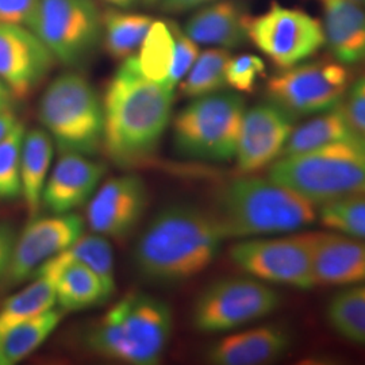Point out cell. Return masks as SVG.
Segmentation results:
<instances>
[{
    "label": "cell",
    "instance_id": "obj_1",
    "mask_svg": "<svg viewBox=\"0 0 365 365\" xmlns=\"http://www.w3.org/2000/svg\"><path fill=\"white\" fill-rule=\"evenodd\" d=\"M102 105L103 149L114 164L130 168L155 156L170 125L173 90L145 78L133 56L110 80Z\"/></svg>",
    "mask_w": 365,
    "mask_h": 365
},
{
    "label": "cell",
    "instance_id": "obj_2",
    "mask_svg": "<svg viewBox=\"0 0 365 365\" xmlns=\"http://www.w3.org/2000/svg\"><path fill=\"white\" fill-rule=\"evenodd\" d=\"M226 238L211 212L176 205L149 222L133 252L137 272L155 283H179L203 272Z\"/></svg>",
    "mask_w": 365,
    "mask_h": 365
},
{
    "label": "cell",
    "instance_id": "obj_3",
    "mask_svg": "<svg viewBox=\"0 0 365 365\" xmlns=\"http://www.w3.org/2000/svg\"><path fill=\"white\" fill-rule=\"evenodd\" d=\"M211 214L226 240L295 232L317 220L315 206L304 197L269 178L250 176L220 187Z\"/></svg>",
    "mask_w": 365,
    "mask_h": 365
},
{
    "label": "cell",
    "instance_id": "obj_4",
    "mask_svg": "<svg viewBox=\"0 0 365 365\" xmlns=\"http://www.w3.org/2000/svg\"><path fill=\"white\" fill-rule=\"evenodd\" d=\"M173 330L170 304L144 292L117 302L84 336L92 353L123 364H157Z\"/></svg>",
    "mask_w": 365,
    "mask_h": 365
},
{
    "label": "cell",
    "instance_id": "obj_5",
    "mask_svg": "<svg viewBox=\"0 0 365 365\" xmlns=\"http://www.w3.org/2000/svg\"><path fill=\"white\" fill-rule=\"evenodd\" d=\"M268 178L314 206L365 195V141L353 138L279 157Z\"/></svg>",
    "mask_w": 365,
    "mask_h": 365
},
{
    "label": "cell",
    "instance_id": "obj_6",
    "mask_svg": "<svg viewBox=\"0 0 365 365\" xmlns=\"http://www.w3.org/2000/svg\"><path fill=\"white\" fill-rule=\"evenodd\" d=\"M38 118L61 155L91 157L103 149V105L80 73L66 72L53 80L41 96Z\"/></svg>",
    "mask_w": 365,
    "mask_h": 365
},
{
    "label": "cell",
    "instance_id": "obj_7",
    "mask_svg": "<svg viewBox=\"0 0 365 365\" xmlns=\"http://www.w3.org/2000/svg\"><path fill=\"white\" fill-rule=\"evenodd\" d=\"M245 102L237 93L195 98L173 120V148L178 155L203 161L235 157Z\"/></svg>",
    "mask_w": 365,
    "mask_h": 365
},
{
    "label": "cell",
    "instance_id": "obj_8",
    "mask_svg": "<svg viewBox=\"0 0 365 365\" xmlns=\"http://www.w3.org/2000/svg\"><path fill=\"white\" fill-rule=\"evenodd\" d=\"M29 27L56 60L80 66L102 39V14L92 0H39Z\"/></svg>",
    "mask_w": 365,
    "mask_h": 365
},
{
    "label": "cell",
    "instance_id": "obj_9",
    "mask_svg": "<svg viewBox=\"0 0 365 365\" xmlns=\"http://www.w3.org/2000/svg\"><path fill=\"white\" fill-rule=\"evenodd\" d=\"M279 306V294L265 282L256 277L222 279L197 297L192 322L199 331L221 333L268 317Z\"/></svg>",
    "mask_w": 365,
    "mask_h": 365
},
{
    "label": "cell",
    "instance_id": "obj_10",
    "mask_svg": "<svg viewBox=\"0 0 365 365\" xmlns=\"http://www.w3.org/2000/svg\"><path fill=\"white\" fill-rule=\"evenodd\" d=\"M349 84V71L339 61L300 63L268 78L267 95L292 117H306L341 105Z\"/></svg>",
    "mask_w": 365,
    "mask_h": 365
},
{
    "label": "cell",
    "instance_id": "obj_11",
    "mask_svg": "<svg viewBox=\"0 0 365 365\" xmlns=\"http://www.w3.org/2000/svg\"><path fill=\"white\" fill-rule=\"evenodd\" d=\"M313 233L279 238H245L230 249L235 265L265 283L298 289L317 286L313 268Z\"/></svg>",
    "mask_w": 365,
    "mask_h": 365
},
{
    "label": "cell",
    "instance_id": "obj_12",
    "mask_svg": "<svg viewBox=\"0 0 365 365\" xmlns=\"http://www.w3.org/2000/svg\"><path fill=\"white\" fill-rule=\"evenodd\" d=\"M248 41L280 69L298 66L325 45L322 24L302 10L274 3L249 16Z\"/></svg>",
    "mask_w": 365,
    "mask_h": 365
},
{
    "label": "cell",
    "instance_id": "obj_13",
    "mask_svg": "<svg viewBox=\"0 0 365 365\" xmlns=\"http://www.w3.org/2000/svg\"><path fill=\"white\" fill-rule=\"evenodd\" d=\"M86 222L73 212L34 218L16 235L1 284L11 287L33 277L39 267L84 235Z\"/></svg>",
    "mask_w": 365,
    "mask_h": 365
},
{
    "label": "cell",
    "instance_id": "obj_14",
    "mask_svg": "<svg viewBox=\"0 0 365 365\" xmlns=\"http://www.w3.org/2000/svg\"><path fill=\"white\" fill-rule=\"evenodd\" d=\"M295 119L272 102L245 111L235 150L238 170L250 175L274 164L284 150Z\"/></svg>",
    "mask_w": 365,
    "mask_h": 365
},
{
    "label": "cell",
    "instance_id": "obj_15",
    "mask_svg": "<svg viewBox=\"0 0 365 365\" xmlns=\"http://www.w3.org/2000/svg\"><path fill=\"white\" fill-rule=\"evenodd\" d=\"M56 58L30 30L0 24V80L15 99H26L51 72Z\"/></svg>",
    "mask_w": 365,
    "mask_h": 365
},
{
    "label": "cell",
    "instance_id": "obj_16",
    "mask_svg": "<svg viewBox=\"0 0 365 365\" xmlns=\"http://www.w3.org/2000/svg\"><path fill=\"white\" fill-rule=\"evenodd\" d=\"M148 205L144 180L137 175L108 179L93 194L87 206V223L96 235L122 238L130 235L143 220Z\"/></svg>",
    "mask_w": 365,
    "mask_h": 365
},
{
    "label": "cell",
    "instance_id": "obj_17",
    "mask_svg": "<svg viewBox=\"0 0 365 365\" xmlns=\"http://www.w3.org/2000/svg\"><path fill=\"white\" fill-rule=\"evenodd\" d=\"M105 173V165L90 156L63 153L46 180L42 205L52 214L72 212L90 202Z\"/></svg>",
    "mask_w": 365,
    "mask_h": 365
},
{
    "label": "cell",
    "instance_id": "obj_18",
    "mask_svg": "<svg viewBox=\"0 0 365 365\" xmlns=\"http://www.w3.org/2000/svg\"><path fill=\"white\" fill-rule=\"evenodd\" d=\"M317 286L365 284V240L339 233H313Z\"/></svg>",
    "mask_w": 365,
    "mask_h": 365
},
{
    "label": "cell",
    "instance_id": "obj_19",
    "mask_svg": "<svg viewBox=\"0 0 365 365\" xmlns=\"http://www.w3.org/2000/svg\"><path fill=\"white\" fill-rule=\"evenodd\" d=\"M291 342L292 337L284 327H255L214 342L206 360L214 365L269 364L288 352Z\"/></svg>",
    "mask_w": 365,
    "mask_h": 365
},
{
    "label": "cell",
    "instance_id": "obj_20",
    "mask_svg": "<svg viewBox=\"0 0 365 365\" xmlns=\"http://www.w3.org/2000/svg\"><path fill=\"white\" fill-rule=\"evenodd\" d=\"M249 14L235 0H221L194 14L184 33L197 45L235 49L248 41Z\"/></svg>",
    "mask_w": 365,
    "mask_h": 365
},
{
    "label": "cell",
    "instance_id": "obj_21",
    "mask_svg": "<svg viewBox=\"0 0 365 365\" xmlns=\"http://www.w3.org/2000/svg\"><path fill=\"white\" fill-rule=\"evenodd\" d=\"M325 45L344 66L365 63V9L351 0L325 1Z\"/></svg>",
    "mask_w": 365,
    "mask_h": 365
},
{
    "label": "cell",
    "instance_id": "obj_22",
    "mask_svg": "<svg viewBox=\"0 0 365 365\" xmlns=\"http://www.w3.org/2000/svg\"><path fill=\"white\" fill-rule=\"evenodd\" d=\"M71 264H83L90 267L93 272L101 276L107 287L113 292L115 291L114 250L105 235L93 233L78 237L69 247L43 262L34 272L33 277H46L53 280Z\"/></svg>",
    "mask_w": 365,
    "mask_h": 365
},
{
    "label": "cell",
    "instance_id": "obj_23",
    "mask_svg": "<svg viewBox=\"0 0 365 365\" xmlns=\"http://www.w3.org/2000/svg\"><path fill=\"white\" fill-rule=\"evenodd\" d=\"M54 143L45 129H31L25 133L21 158L22 197L29 215L34 218L42 205V192L52 164Z\"/></svg>",
    "mask_w": 365,
    "mask_h": 365
},
{
    "label": "cell",
    "instance_id": "obj_24",
    "mask_svg": "<svg viewBox=\"0 0 365 365\" xmlns=\"http://www.w3.org/2000/svg\"><path fill=\"white\" fill-rule=\"evenodd\" d=\"M52 282L57 303L64 313L102 304L113 295L101 276L83 264L68 265Z\"/></svg>",
    "mask_w": 365,
    "mask_h": 365
},
{
    "label": "cell",
    "instance_id": "obj_25",
    "mask_svg": "<svg viewBox=\"0 0 365 365\" xmlns=\"http://www.w3.org/2000/svg\"><path fill=\"white\" fill-rule=\"evenodd\" d=\"M360 138L353 130L342 106L330 108L294 128L282 156L313 150L321 146ZM280 156V157H282Z\"/></svg>",
    "mask_w": 365,
    "mask_h": 365
},
{
    "label": "cell",
    "instance_id": "obj_26",
    "mask_svg": "<svg viewBox=\"0 0 365 365\" xmlns=\"http://www.w3.org/2000/svg\"><path fill=\"white\" fill-rule=\"evenodd\" d=\"M61 309H52L0 334V365H15L49 339L63 319Z\"/></svg>",
    "mask_w": 365,
    "mask_h": 365
},
{
    "label": "cell",
    "instance_id": "obj_27",
    "mask_svg": "<svg viewBox=\"0 0 365 365\" xmlns=\"http://www.w3.org/2000/svg\"><path fill=\"white\" fill-rule=\"evenodd\" d=\"M153 19L143 14L107 10L102 14V41L106 53L118 61H125L138 52Z\"/></svg>",
    "mask_w": 365,
    "mask_h": 365
},
{
    "label": "cell",
    "instance_id": "obj_28",
    "mask_svg": "<svg viewBox=\"0 0 365 365\" xmlns=\"http://www.w3.org/2000/svg\"><path fill=\"white\" fill-rule=\"evenodd\" d=\"M57 303L52 280L34 277V282L0 306V334L39 314L54 309Z\"/></svg>",
    "mask_w": 365,
    "mask_h": 365
},
{
    "label": "cell",
    "instance_id": "obj_29",
    "mask_svg": "<svg viewBox=\"0 0 365 365\" xmlns=\"http://www.w3.org/2000/svg\"><path fill=\"white\" fill-rule=\"evenodd\" d=\"M327 318L341 337L365 346V284L336 294L327 304Z\"/></svg>",
    "mask_w": 365,
    "mask_h": 365
},
{
    "label": "cell",
    "instance_id": "obj_30",
    "mask_svg": "<svg viewBox=\"0 0 365 365\" xmlns=\"http://www.w3.org/2000/svg\"><path fill=\"white\" fill-rule=\"evenodd\" d=\"M173 54L175 39L168 21H153L144 42L138 49V54L135 56L143 75L149 80L167 86L173 63Z\"/></svg>",
    "mask_w": 365,
    "mask_h": 365
},
{
    "label": "cell",
    "instance_id": "obj_31",
    "mask_svg": "<svg viewBox=\"0 0 365 365\" xmlns=\"http://www.w3.org/2000/svg\"><path fill=\"white\" fill-rule=\"evenodd\" d=\"M227 49L215 48L200 53L185 75L180 92L187 98H200L222 90L226 84V66L230 60Z\"/></svg>",
    "mask_w": 365,
    "mask_h": 365
},
{
    "label": "cell",
    "instance_id": "obj_32",
    "mask_svg": "<svg viewBox=\"0 0 365 365\" xmlns=\"http://www.w3.org/2000/svg\"><path fill=\"white\" fill-rule=\"evenodd\" d=\"M319 220L339 235L365 240V195L348 196L322 205Z\"/></svg>",
    "mask_w": 365,
    "mask_h": 365
},
{
    "label": "cell",
    "instance_id": "obj_33",
    "mask_svg": "<svg viewBox=\"0 0 365 365\" xmlns=\"http://www.w3.org/2000/svg\"><path fill=\"white\" fill-rule=\"evenodd\" d=\"M25 126L16 122L0 141V200H14L22 196L21 158Z\"/></svg>",
    "mask_w": 365,
    "mask_h": 365
},
{
    "label": "cell",
    "instance_id": "obj_34",
    "mask_svg": "<svg viewBox=\"0 0 365 365\" xmlns=\"http://www.w3.org/2000/svg\"><path fill=\"white\" fill-rule=\"evenodd\" d=\"M264 73L265 63L259 56L241 54L230 57L226 66V84L235 91L252 92Z\"/></svg>",
    "mask_w": 365,
    "mask_h": 365
},
{
    "label": "cell",
    "instance_id": "obj_35",
    "mask_svg": "<svg viewBox=\"0 0 365 365\" xmlns=\"http://www.w3.org/2000/svg\"><path fill=\"white\" fill-rule=\"evenodd\" d=\"M168 25L175 39V54H173V63L170 68L167 86L172 90H175V87L185 78V75L195 64L196 58L199 57L200 52L195 41L190 38L184 33V30L178 26L175 22L168 21Z\"/></svg>",
    "mask_w": 365,
    "mask_h": 365
},
{
    "label": "cell",
    "instance_id": "obj_36",
    "mask_svg": "<svg viewBox=\"0 0 365 365\" xmlns=\"http://www.w3.org/2000/svg\"><path fill=\"white\" fill-rule=\"evenodd\" d=\"M341 106L354 133L365 141V72L349 84Z\"/></svg>",
    "mask_w": 365,
    "mask_h": 365
},
{
    "label": "cell",
    "instance_id": "obj_37",
    "mask_svg": "<svg viewBox=\"0 0 365 365\" xmlns=\"http://www.w3.org/2000/svg\"><path fill=\"white\" fill-rule=\"evenodd\" d=\"M39 0H0V24L30 26Z\"/></svg>",
    "mask_w": 365,
    "mask_h": 365
},
{
    "label": "cell",
    "instance_id": "obj_38",
    "mask_svg": "<svg viewBox=\"0 0 365 365\" xmlns=\"http://www.w3.org/2000/svg\"><path fill=\"white\" fill-rule=\"evenodd\" d=\"M16 233L11 225L0 223V284L4 280L13 255Z\"/></svg>",
    "mask_w": 365,
    "mask_h": 365
},
{
    "label": "cell",
    "instance_id": "obj_39",
    "mask_svg": "<svg viewBox=\"0 0 365 365\" xmlns=\"http://www.w3.org/2000/svg\"><path fill=\"white\" fill-rule=\"evenodd\" d=\"M214 0H161L163 11L170 14L184 13L188 10H194L199 6Z\"/></svg>",
    "mask_w": 365,
    "mask_h": 365
},
{
    "label": "cell",
    "instance_id": "obj_40",
    "mask_svg": "<svg viewBox=\"0 0 365 365\" xmlns=\"http://www.w3.org/2000/svg\"><path fill=\"white\" fill-rule=\"evenodd\" d=\"M18 119L15 117L13 110H6L0 113V141L10 133L16 125Z\"/></svg>",
    "mask_w": 365,
    "mask_h": 365
},
{
    "label": "cell",
    "instance_id": "obj_41",
    "mask_svg": "<svg viewBox=\"0 0 365 365\" xmlns=\"http://www.w3.org/2000/svg\"><path fill=\"white\" fill-rule=\"evenodd\" d=\"M13 93L9 90V87L0 80V113L6 110H13Z\"/></svg>",
    "mask_w": 365,
    "mask_h": 365
},
{
    "label": "cell",
    "instance_id": "obj_42",
    "mask_svg": "<svg viewBox=\"0 0 365 365\" xmlns=\"http://www.w3.org/2000/svg\"><path fill=\"white\" fill-rule=\"evenodd\" d=\"M103 1L119 9H130L138 0H103Z\"/></svg>",
    "mask_w": 365,
    "mask_h": 365
},
{
    "label": "cell",
    "instance_id": "obj_43",
    "mask_svg": "<svg viewBox=\"0 0 365 365\" xmlns=\"http://www.w3.org/2000/svg\"><path fill=\"white\" fill-rule=\"evenodd\" d=\"M353 3H356V4H359V6H361L363 9H365V0H351Z\"/></svg>",
    "mask_w": 365,
    "mask_h": 365
},
{
    "label": "cell",
    "instance_id": "obj_44",
    "mask_svg": "<svg viewBox=\"0 0 365 365\" xmlns=\"http://www.w3.org/2000/svg\"><path fill=\"white\" fill-rule=\"evenodd\" d=\"M158 1L160 0H144L145 4H148V6H153V4H156Z\"/></svg>",
    "mask_w": 365,
    "mask_h": 365
},
{
    "label": "cell",
    "instance_id": "obj_45",
    "mask_svg": "<svg viewBox=\"0 0 365 365\" xmlns=\"http://www.w3.org/2000/svg\"><path fill=\"white\" fill-rule=\"evenodd\" d=\"M322 1H324V3H325V1H327V0H322Z\"/></svg>",
    "mask_w": 365,
    "mask_h": 365
}]
</instances>
